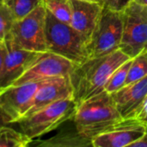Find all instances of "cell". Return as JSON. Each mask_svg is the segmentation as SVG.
<instances>
[{
	"mask_svg": "<svg viewBox=\"0 0 147 147\" xmlns=\"http://www.w3.org/2000/svg\"><path fill=\"white\" fill-rule=\"evenodd\" d=\"M129 59L131 57L118 49L109 55L88 59L77 65L70 74L76 105L104 91L111 74Z\"/></svg>",
	"mask_w": 147,
	"mask_h": 147,
	"instance_id": "cell-1",
	"label": "cell"
},
{
	"mask_svg": "<svg viewBox=\"0 0 147 147\" xmlns=\"http://www.w3.org/2000/svg\"><path fill=\"white\" fill-rule=\"evenodd\" d=\"M121 120L110 94L105 90L78 104L71 117L77 131L91 144L96 135Z\"/></svg>",
	"mask_w": 147,
	"mask_h": 147,
	"instance_id": "cell-2",
	"label": "cell"
},
{
	"mask_svg": "<svg viewBox=\"0 0 147 147\" xmlns=\"http://www.w3.org/2000/svg\"><path fill=\"white\" fill-rule=\"evenodd\" d=\"M45 31L47 51L66 58L77 65L89 59L88 38L71 24L58 20L47 10Z\"/></svg>",
	"mask_w": 147,
	"mask_h": 147,
	"instance_id": "cell-3",
	"label": "cell"
},
{
	"mask_svg": "<svg viewBox=\"0 0 147 147\" xmlns=\"http://www.w3.org/2000/svg\"><path fill=\"white\" fill-rule=\"evenodd\" d=\"M76 106L72 97L54 102L20 120L17 122L20 131L34 141L58 129L71 119Z\"/></svg>",
	"mask_w": 147,
	"mask_h": 147,
	"instance_id": "cell-4",
	"label": "cell"
},
{
	"mask_svg": "<svg viewBox=\"0 0 147 147\" xmlns=\"http://www.w3.org/2000/svg\"><path fill=\"white\" fill-rule=\"evenodd\" d=\"M122 38V15L102 8L98 22L88 39L89 59L109 55L120 49Z\"/></svg>",
	"mask_w": 147,
	"mask_h": 147,
	"instance_id": "cell-5",
	"label": "cell"
},
{
	"mask_svg": "<svg viewBox=\"0 0 147 147\" xmlns=\"http://www.w3.org/2000/svg\"><path fill=\"white\" fill-rule=\"evenodd\" d=\"M47 9L40 4L31 13L16 20L7 37L15 46L32 52H47L46 47Z\"/></svg>",
	"mask_w": 147,
	"mask_h": 147,
	"instance_id": "cell-6",
	"label": "cell"
},
{
	"mask_svg": "<svg viewBox=\"0 0 147 147\" xmlns=\"http://www.w3.org/2000/svg\"><path fill=\"white\" fill-rule=\"evenodd\" d=\"M121 15L122 38L120 49L134 58L147 49V6L132 1Z\"/></svg>",
	"mask_w": 147,
	"mask_h": 147,
	"instance_id": "cell-7",
	"label": "cell"
},
{
	"mask_svg": "<svg viewBox=\"0 0 147 147\" xmlns=\"http://www.w3.org/2000/svg\"><path fill=\"white\" fill-rule=\"evenodd\" d=\"M43 80L11 84L0 90V108L11 124L17 123L26 115Z\"/></svg>",
	"mask_w": 147,
	"mask_h": 147,
	"instance_id": "cell-8",
	"label": "cell"
},
{
	"mask_svg": "<svg viewBox=\"0 0 147 147\" xmlns=\"http://www.w3.org/2000/svg\"><path fill=\"white\" fill-rule=\"evenodd\" d=\"M77 64L51 52H43L13 84L40 81L59 76H70Z\"/></svg>",
	"mask_w": 147,
	"mask_h": 147,
	"instance_id": "cell-9",
	"label": "cell"
},
{
	"mask_svg": "<svg viewBox=\"0 0 147 147\" xmlns=\"http://www.w3.org/2000/svg\"><path fill=\"white\" fill-rule=\"evenodd\" d=\"M146 126L135 118L122 119L92 140L93 147H127L138 140Z\"/></svg>",
	"mask_w": 147,
	"mask_h": 147,
	"instance_id": "cell-10",
	"label": "cell"
},
{
	"mask_svg": "<svg viewBox=\"0 0 147 147\" xmlns=\"http://www.w3.org/2000/svg\"><path fill=\"white\" fill-rule=\"evenodd\" d=\"M4 43L7 47V55L0 74V90L13 84L41 53L20 48L9 39H6Z\"/></svg>",
	"mask_w": 147,
	"mask_h": 147,
	"instance_id": "cell-11",
	"label": "cell"
},
{
	"mask_svg": "<svg viewBox=\"0 0 147 147\" xmlns=\"http://www.w3.org/2000/svg\"><path fill=\"white\" fill-rule=\"evenodd\" d=\"M122 119L135 118L147 99V76L110 94Z\"/></svg>",
	"mask_w": 147,
	"mask_h": 147,
	"instance_id": "cell-12",
	"label": "cell"
},
{
	"mask_svg": "<svg viewBox=\"0 0 147 147\" xmlns=\"http://www.w3.org/2000/svg\"><path fill=\"white\" fill-rule=\"evenodd\" d=\"M69 97L73 98L70 76H59L44 79L34 97L30 109L24 117L34 114L54 102Z\"/></svg>",
	"mask_w": 147,
	"mask_h": 147,
	"instance_id": "cell-13",
	"label": "cell"
},
{
	"mask_svg": "<svg viewBox=\"0 0 147 147\" xmlns=\"http://www.w3.org/2000/svg\"><path fill=\"white\" fill-rule=\"evenodd\" d=\"M70 3L71 10L70 24L89 39L102 13L103 8L102 3L70 0Z\"/></svg>",
	"mask_w": 147,
	"mask_h": 147,
	"instance_id": "cell-14",
	"label": "cell"
},
{
	"mask_svg": "<svg viewBox=\"0 0 147 147\" xmlns=\"http://www.w3.org/2000/svg\"><path fill=\"white\" fill-rule=\"evenodd\" d=\"M69 126L61 127L59 131L51 138L36 141L35 146L41 147H85L92 146L91 141L84 138L75 128L71 119Z\"/></svg>",
	"mask_w": 147,
	"mask_h": 147,
	"instance_id": "cell-15",
	"label": "cell"
},
{
	"mask_svg": "<svg viewBox=\"0 0 147 147\" xmlns=\"http://www.w3.org/2000/svg\"><path fill=\"white\" fill-rule=\"evenodd\" d=\"M9 125L0 127V147H27L33 140Z\"/></svg>",
	"mask_w": 147,
	"mask_h": 147,
	"instance_id": "cell-16",
	"label": "cell"
},
{
	"mask_svg": "<svg viewBox=\"0 0 147 147\" xmlns=\"http://www.w3.org/2000/svg\"><path fill=\"white\" fill-rule=\"evenodd\" d=\"M132 61L133 58L129 59L122 65H121L117 69H115V71L111 74V76L109 77V80L105 84L104 90L106 92H108L109 94H112L121 89L123 86H125Z\"/></svg>",
	"mask_w": 147,
	"mask_h": 147,
	"instance_id": "cell-17",
	"label": "cell"
},
{
	"mask_svg": "<svg viewBox=\"0 0 147 147\" xmlns=\"http://www.w3.org/2000/svg\"><path fill=\"white\" fill-rule=\"evenodd\" d=\"M46 9L58 20L65 23H71V3L70 0H42Z\"/></svg>",
	"mask_w": 147,
	"mask_h": 147,
	"instance_id": "cell-18",
	"label": "cell"
},
{
	"mask_svg": "<svg viewBox=\"0 0 147 147\" xmlns=\"http://www.w3.org/2000/svg\"><path fill=\"white\" fill-rule=\"evenodd\" d=\"M3 2L10 9L15 20L23 18L42 3V0H3Z\"/></svg>",
	"mask_w": 147,
	"mask_h": 147,
	"instance_id": "cell-19",
	"label": "cell"
},
{
	"mask_svg": "<svg viewBox=\"0 0 147 147\" xmlns=\"http://www.w3.org/2000/svg\"><path fill=\"white\" fill-rule=\"evenodd\" d=\"M146 76H147V49L133 58L127 77L126 84L139 80Z\"/></svg>",
	"mask_w": 147,
	"mask_h": 147,
	"instance_id": "cell-20",
	"label": "cell"
},
{
	"mask_svg": "<svg viewBox=\"0 0 147 147\" xmlns=\"http://www.w3.org/2000/svg\"><path fill=\"white\" fill-rule=\"evenodd\" d=\"M15 21L13 14L3 0L0 2V42H4L7 39Z\"/></svg>",
	"mask_w": 147,
	"mask_h": 147,
	"instance_id": "cell-21",
	"label": "cell"
},
{
	"mask_svg": "<svg viewBox=\"0 0 147 147\" xmlns=\"http://www.w3.org/2000/svg\"><path fill=\"white\" fill-rule=\"evenodd\" d=\"M131 2L132 0H101L103 8L116 12H122Z\"/></svg>",
	"mask_w": 147,
	"mask_h": 147,
	"instance_id": "cell-22",
	"label": "cell"
},
{
	"mask_svg": "<svg viewBox=\"0 0 147 147\" xmlns=\"http://www.w3.org/2000/svg\"><path fill=\"white\" fill-rule=\"evenodd\" d=\"M135 119L137 121H139L140 122L147 126V99L146 100L145 103L143 104L142 108L140 109V112L136 115Z\"/></svg>",
	"mask_w": 147,
	"mask_h": 147,
	"instance_id": "cell-23",
	"label": "cell"
},
{
	"mask_svg": "<svg viewBox=\"0 0 147 147\" xmlns=\"http://www.w3.org/2000/svg\"><path fill=\"white\" fill-rule=\"evenodd\" d=\"M7 55V47L4 42H0V74L3 70L5 57Z\"/></svg>",
	"mask_w": 147,
	"mask_h": 147,
	"instance_id": "cell-24",
	"label": "cell"
},
{
	"mask_svg": "<svg viewBox=\"0 0 147 147\" xmlns=\"http://www.w3.org/2000/svg\"><path fill=\"white\" fill-rule=\"evenodd\" d=\"M130 147H147V127L145 134L134 143H133Z\"/></svg>",
	"mask_w": 147,
	"mask_h": 147,
	"instance_id": "cell-25",
	"label": "cell"
},
{
	"mask_svg": "<svg viewBox=\"0 0 147 147\" xmlns=\"http://www.w3.org/2000/svg\"><path fill=\"white\" fill-rule=\"evenodd\" d=\"M5 125H11L9 118L4 114V112L0 108V127Z\"/></svg>",
	"mask_w": 147,
	"mask_h": 147,
	"instance_id": "cell-26",
	"label": "cell"
},
{
	"mask_svg": "<svg viewBox=\"0 0 147 147\" xmlns=\"http://www.w3.org/2000/svg\"><path fill=\"white\" fill-rule=\"evenodd\" d=\"M133 2H135L139 4H142V5H146L147 6V0H132Z\"/></svg>",
	"mask_w": 147,
	"mask_h": 147,
	"instance_id": "cell-27",
	"label": "cell"
},
{
	"mask_svg": "<svg viewBox=\"0 0 147 147\" xmlns=\"http://www.w3.org/2000/svg\"><path fill=\"white\" fill-rule=\"evenodd\" d=\"M85 1H90V2H100V3H101V0H85Z\"/></svg>",
	"mask_w": 147,
	"mask_h": 147,
	"instance_id": "cell-28",
	"label": "cell"
},
{
	"mask_svg": "<svg viewBox=\"0 0 147 147\" xmlns=\"http://www.w3.org/2000/svg\"><path fill=\"white\" fill-rule=\"evenodd\" d=\"M2 1H3V0H0V2H2Z\"/></svg>",
	"mask_w": 147,
	"mask_h": 147,
	"instance_id": "cell-29",
	"label": "cell"
},
{
	"mask_svg": "<svg viewBox=\"0 0 147 147\" xmlns=\"http://www.w3.org/2000/svg\"><path fill=\"white\" fill-rule=\"evenodd\" d=\"M146 127H147V126H146Z\"/></svg>",
	"mask_w": 147,
	"mask_h": 147,
	"instance_id": "cell-30",
	"label": "cell"
}]
</instances>
